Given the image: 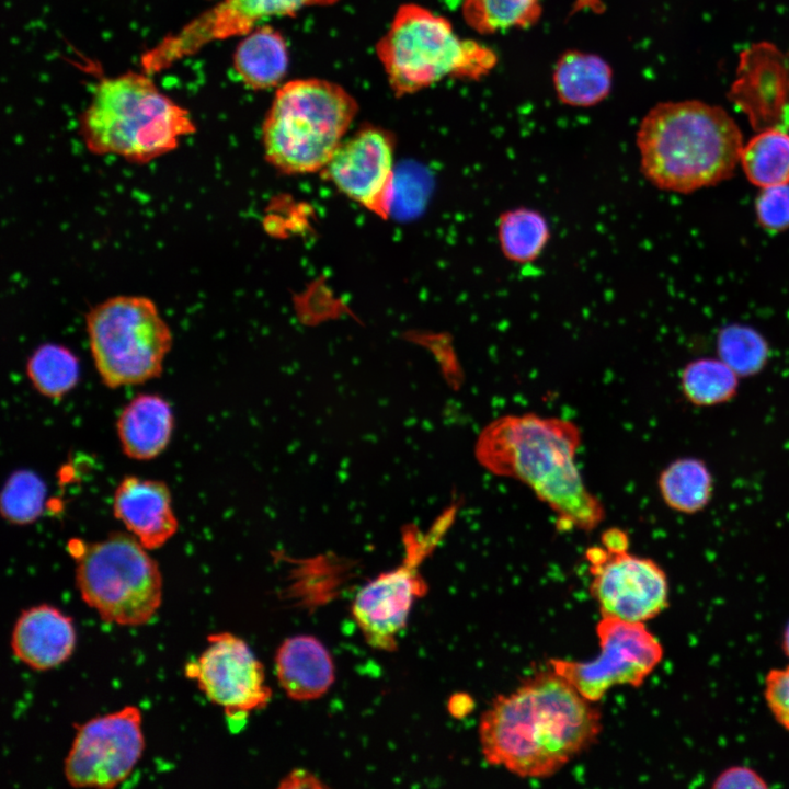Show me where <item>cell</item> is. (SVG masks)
I'll return each mask as SVG.
<instances>
[{"label":"cell","instance_id":"6da1fadb","mask_svg":"<svg viewBox=\"0 0 789 789\" xmlns=\"http://www.w3.org/2000/svg\"><path fill=\"white\" fill-rule=\"evenodd\" d=\"M602 717L557 673H541L482 714L479 739L484 759L524 778L552 776L593 745Z\"/></svg>","mask_w":789,"mask_h":789},{"label":"cell","instance_id":"7a4b0ae2","mask_svg":"<svg viewBox=\"0 0 789 789\" xmlns=\"http://www.w3.org/2000/svg\"><path fill=\"white\" fill-rule=\"evenodd\" d=\"M580 443L572 422L533 413L504 415L481 431L474 455L491 473L530 488L562 527L592 530L605 512L576 468Z\"/></svg>","mask_w":789,"mask_h":789},{"label":"cell","instance_id":"3957f363","mask_svg":"<svg viewBox=\"0 0 789 789\" xmlns=\"http://www.w3.org/2000/svg\"><path fill=\"white\" fill-rule=\"evenodd\" d=\"M636 142L644 178L660 190L682 194L728 180L744 146L735 121L722 107L698 100L653 106Z\"/></svg>","mask_w":789,"mask_h":789},{"label":"cell","instance_id":"277c9868","mask_svg":"<svg viewBox=\"0 0 789 789\" xmlns=\"http://www.w3.org/2000/svg\"><path fill=\"white\" fill-rule=\"evenodd\" d=\"M195 132L190 112L144 70L102 78L79 118L80 137L91 153L137 164L173 151Z\"/></svg>","mask_w":789,"mask_h":789},{"label":"cell","instance_id":"5b68a950","mask_svg":"<svg viewBox=\"0 0 789 789\" xmlns=\"http://www.w3.org/2000/svg\"><path fill=\"white\" fill-rule=\"evenodd\" d=\"M355 99L324 79H295L276 90L262 125L266 161L285 174L322 171L356 116Z\"/></svg>","mask_w":789,"mask_h":789},{"label":"cell","instance_id":"8992f818","mask_svg":"<svg viewBox=\"0 0 789 789\" xmlns=\"http://www.w3.org/2000/svg\"><path fill=\"white\" fill-rule=\"evenodd\" d=\"M376 52L397 96L446 77L480 79L496 62L490 48L460 38L448 20L415 3L397 10Z\"/></svg>","mask_w":789,"mask_h":789},{"label":"cell","instance_id":"52a82bcc","mask_svg":"<svg viewBox=\"0 0 789 789\" xmlns=\"http://www.w3.org/2000/svg\"><path fill=\"white\" fill-rule=\"evenodd\" d=\"M147 550L128 531H114L75 551L80 596L103 621L142 626L159 609L162 575Z\"/></svg>","mask_w":789,"mask_h":789},{"label":"cell","instance_id":"ba28073f","mask_svg":"<svg viewBox=\"0 0 789 789\" xmlns=\"http://www.w3.org/2000/svg\"><path fill=\"white\" fill-rule=\"evenodd\" d=\"M91 355L110 388L137 385L160 376L173 338L152 299L117 295L85 315Z\"/></svg>","mask_w":789,"mask_h":789},{"label":"cell","instance_id":"9c48e42d","mask_svg":"<svg viewBox=\"0 0 789 789\" xmlns=\"http://www.w3.org/2000/svg\"><path fill=\"white\" fill-rule=\"evenodd\" d=\"M599 655L588 662L550 660L552 671L584 698L598 701L617 685L640 686L663 659V647L644 622L603 617L596 626Z\"/></svg>","mask_w":789,"mask_h":789},{"label":"cell","instance_id":"30bf717a","mask_svg":"<svg viewBox=\"0 0 789 789\" xmlns=\"http://www.w3.org/2000/svg\"><path fill=\"white\" fill-rule=\"evenodd\" d=\"M145 750L142 714L136 706L98 716L77 728L64 774L75 788L111 789L134 770Z\"/></svg>","mask_w":789,"mask_h":789},{"label":"cell","instance_id":"8fae6325","mask_svg":"<svg viewBox=\"0 0 789 789\" xmlns=\"http://www.w3.org/2000/svg\"><path fill=\"white\" fill-rule=\"evenodd\" d=\"M586 557L602 617L645 622L667 607L668 580L655 561L604 546L590 548Z\"/></svg>","mask_w":789,"mask_h":789},{"label":"cell","instance_id":"7c38bea8","mask_svg":"<svg viewBox=\"0 0 789 789\" xmlns=\"http://www.w3.org/2000/svg\"><path fill=\"white\" fill-rule=\"evenodd\" d=\"M336 1L221 0L145 52L140 59L141 69L149 75L161 72L207 44L245 35L265 19L294 15L305 8L330 5Z\"/></svg>","mask_w":789,"mask_h":789},{"label":"cell","instance_id":"4fadbf2b","mask_svg":"<svg viewBox=\"0 0 789 789\" xmlns=\"http://www.w3.org/2000/svg\"><path fill=\"white\" fill-rule=\"evenodd\" d=\"M185 675L229 719L245 718L272 697L264 666L248 643L230 632L209 634L205 650L186 664Z\"/></svg>","mask_w":789,"mask_h":789},{"label":"cell","instance_id":"5bb4252c","mask_svg":"<svg viewBox=\"0 0 789 789\" xmlns=\"http://www.w3.org/2000/svg\"><path fill=\"white\" fill-rule=\"evenodd\" d=\"M395 152L393 135L367 125L343 139L322 171L347 198L387 219L391 208Z\"/></svg>","mask_w":789,"mask_h":789},{"label":"cell","instance_id":"9a60e30c","mask_svg":"<svg viewBox=\"0 0 789 789\" xmlns=\"http://www.w3.org/2000/svg\"><path fill=\"white\" fill-rule=\"evenodd\" d=\"M789 55L766 43L744 52L731 99L757 132L789 127Z\"/></svg>","mask_w":789,"mask_h":789},{"label":"cell","instance_id":"2e32d148","mask_svg":"<svg viewBox=\"0 0 789 789\" xmlns=\"http://www.w3.org/2000/svg\"><path fill=\"white\" fill-rule=\"evenodd\" d=\"M424 588L415 570L402 565L378 575L359 590L352 614L370 645L386 651L396 648L412 604Z\"/></svg>","mask_w":789,"mask_h":789},{"label":"cell","instance_id":"e0dca14e","mask_svg":"<svg viewBox=\"0 0 789 789\" xmlns=\"http://www.w3.org/2000/svg\"><path fill=\"white\" fill-rule=\"evenodd\" d=\"M113 512L148 550L165 545L179 527L170 489L159 480L125 477L115 489Z\"/></svg>","mask_w":789,"mask_h":789},{"label":"cell","instance_id":"ac0fdd59","mask_svg":"<svg viewBox=\"0 0 789 789\" xmlns=\"http://www.w3.org/2000/svg\"><path fill=\"white\" fill-rule=\"evenodd\" d=\"M76 641L72 618L54 606L41 604L20 614L10 645L23 664L35 671H48L72 655Z\"/></svg>","mask_w":789,"mask_h":789},{"label":"cell","instance_id":"d6986e66","mask_svg":"<svg viewBox=\"0 0 789 789\" xmlns=\"http://www.w3.org/2000/svg\"><path fill=\"white\" fill-rule=\"evenodd\" d=\"M278 683L294 700L323 696L334 682V664L324 644L308 634L294 636L279 645L275 655Z\"/></svg>","mask_w":789,"mask_h":789},{"label":"cell","instance_id":"ffe728a7","mask_svg":"<svg viewBox=\"0 0 789 789\" xmlns=\"http://www.w3.org/2000/svg\"><path fill=\"white\" fill-rule=\"evenodd\" d=\"M174 426L173 412L165 399L141 393L122 410L116 422L124 454L136 460H150L169 445Z\"/></svg>","mask_w":789,"mask_h":789},{"label":"cell","instance_id":"44dd1931","mask_svg":"<svg viewBox=\"0 0 789 789\" xmlns=\"http://www.w3.org/2000/svg\"><path fill=\"white\" fill-rule=\"evenodd\" d=\"M233 68L240 80L253 90L277 87L289 64L282 34L270 25H259L243 35L233 54Z\"/></svg>","mask_w":789,"mask_h":789},{"label":"cell","instance_id":"7402d4cb","mask_svg":"<svg viewBox=\"0 0 789 789\" xmlns=\"http://www.w3.org/2000/svg\"><path fill=\"white\" fill-rule=\"evenodd\" d=\"M611 85L613 69L598 55L569 50L554 66L553 87L563 104L594 106L607 98Z\"/></svg>","mask_w":789,"mask_h":789},{"label":"cell","instance_id":"603a6c76","mask_svg":"<svg viewBox=\"0 0 789 789\" xmlns=\"http://www.w3.org/2000/svg\"><path fill=\"white\" fill-rule=\"evenodd\" d=\"M658 487L670 508L691 515L701 512L710 503L713 494V477L701 459L682 457L662 470Z\"/></svg>","mask_w":789,"mask_h":789},{"label":"cell","instance_id":"cb8c5ba5","mask_svg":"<svg viewBox=\"0 0 789 789\" xmlns=\"http://www.w3.org/2000/svg\"><path fill=\"white\" fill-rule=\"evenodd\" d=\"M496 233L504 258L518 264L536 261L551 237L546 217L529 207L503 211L498 219Z\"/></svg>","mask_w":789,"mask_h":789},{"label":"cell","instance_id":"d4e9b609","mask_svg":"<svg viewBox=\"0 0 789 789\" xmlns=\"http://www.w3.org/2000/svg\"><path fill=\"white\" fill-rule=\"evenodd\" d=\"M740 164L747 180L761 188L789 183V134L781 128L759 130L742 148Z\"/></svg>","mask_w":789,"mask_h":789},{"label":"cell","instance_id":"484cf974","mask_svg":"<svg viewBox=\"0 0 789 789\" xmlns=\"http://www.w3.org/2000/svg\"><path fill=\"white\" fill-rule=\"evenodd\" d=\"M26 375L41 395L59 399L77 386L80 365L68 347L58 343H44L30 355Z\"/></svg>","mask_w":789,"mask_h":789},{"label":"cell","instance_id":"4316f807","mask_svg":"<svg viewBox=\"0 0 789 789\" xmlns=\"http://www.w3.org/2000/svg\"><path fill=\"white\" fill-rule=\"evenodd\" d=\"M740 377L719 357L689 362L681 375L684 397L697 407H714L735 397Z\"/></svg>","mask_w":789,"mask_h":789},{"label":"cell","instance_id":"83f0119b","mask_svg":"<svg viewBox=\"0 0 789 789\" xmlns=\"http://www.w3.org/2000/svg\"><path fill=\"white\" fill-rule=\"evenodd\" d=\"M466 21L480 33L527 27L540 16V0H466Z\"/></svg>","mask_w":789,"mask_h":789},{"label":"cell","instance_id":"f1b7e54d","mask_svg":"<svg viewBox=\"0 0 789 789\" xmlns=\"http://www.w3.org/2000/svg\"><path fill=\"white\" fill-rule=\"evenodd\" d=\"M46 498V483L35 471L15 470L1 489V516L13 525L32 524L42 516Z\"/></svg>","mask_w":789,"mask_h":789},{"label":"cell","instance_id":"f546056e","mask_svg":"<svg viewBox=\"0 0 789 789\" xmlns=\"http://www.w3.org/2000/svg\"><path fill=\"white\" fill-rule=\"evenodd\" d=\"M717 348L718 357L740 378L757 375L769 358L766 340L747 325L723 328L718 335Z\"/></svg>","mask_w":789,"mask_h":789},{"label":"cell","instance_id":"4dcf8cb0","mask_svg":"<svg viewBox=\"0 0 789 789\" xmlns=\"http://www.w3.org/2000/svg\"><path fill=\"white\" fill-rule=\"evenodd\" d=\"M755 201V213L759 225L769 231L789 228V183L761 188Z\"/></svg>","mask_w":789,"mask_h":789},{"label":"cell","instance_id":"1f68e13d","mask_svg":"<svg viewBox=\"0 0 789 789\" xmlns=\"http://www.w3.org/2000/svg\"><path fill=\"white\" fill-rule=\"evenodd\" d=\"M764 698L774 719L789 732V664L767 673Z\"/></svg>","mask_w":789,"mask_h":789},{"label":"cell","instance_id":"d6a6232c","mask_svg":"<svg viewBox=\"0 0 789 789\" xmlns=\"http://www.w3.org/2000/svg\"><path fill=\"white\" fill-rule=\"evenodd\" d=\"M714 788H766L767 784L753 769L733 766L723 770L712 785Z\"/></svg>","mask_w":789,"mask_h":789},{"label":"cell","instance_id":"836d02e7","mask_svg":"<svg viewBox=\"0 0 789 789\" xmlns=\"http://www.w3.org/2000/svg\"><path fill=\"white\" fill-rule=\"evenodd\" d=\"M782 649L786 655L789 658V624L787 625L782 634Z\"/></svg>","mask_w":789,"mask_h":789}]
</instances>
